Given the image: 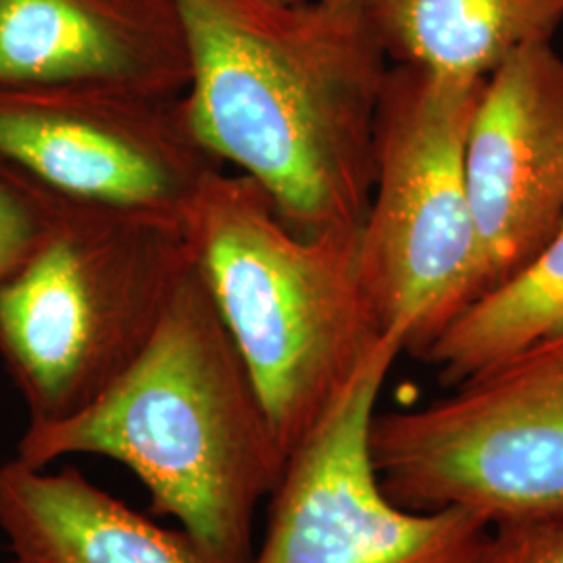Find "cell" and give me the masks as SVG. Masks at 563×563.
<instances>
[{"label":"cell","mask_w":563,"mask_h":563,"mask_svg":"<svg viewBox=\"0 0 563 563\" xmlns=\"http://www.w3.org/2000/svg\"><path fill=\"white\" fill-rule=\"evenodd\" d=\"M192 265L181 223L65 205L0 282V360L30 423L63 422L141 360Z\"/></svg>","instance_id":"obj_4"},{"label":"cell","mask_w":563,"mask_h":563,"mask_svg":"<svg viewBox=\"0 0 563 563\" xmlns=\"http://www.w3.org/2000/svg\"><path fill=\"white\" fill-rule=\"evenodd\" d=\"M449 390L374 413L369 457L384 495L409 511L465 507L493 526L563 516V334Z\"/></svg>","instance_id":"obj_6"},{"label":"cell","mask_w":563,"mask_h":563,"mask_svg":"<svg viewBox=\"0 0 563 563\" xmlns=\"http://www.w3.org/2000/svg\"><path fill=\"white\" fill-rule=\"evenodd\" d=\"M67 455L130 467L151 511L180 523L192 563L253 562L255 514L286 463L195 262L141 360L80 413L30 423L18 444L34 467Z\"/></svg>","instance_id":"obj_2"},{"label":"cell","mask_w":563,"mask_h":563,"mask_svg":"<svg viewBox=\"0 0 563 563\" xmlns=\"http://www.w3.org/2000/svg\"><path fill=\"white\" fill-rule=\"evenodd\" d=\"M0 159L63 205L176 223L222 169L184 97L101 90H0Z\"/></svg>","instance_id":"obj_8"},{"label":"cell","mask_w":563,"mask_h":563,"mask_svg":"<svg viewBox=\"0 0 563 563\" xmlns=\"http://www.w3.org/2000/svg\"><path fill=\"white\" fill-rule=\"evenodd\" d=\"M470 563H563V516L493 526Z\"/></svg>","instance_id":"obj_15"},{"label":"cell","mask_w":563,"mask_h":563,"mask_svg":"<svg viewBox=\"0 0 563 563\" xmlns=\"http://www.w3.org/2000/svg\"><path fill=\"white\" fill-rule=\"evenodd\" d=\"M278 2H307V0H278Z\"/></svg>","instance_id":"obj_16"},{"label":"cell","mask_w":563,"mask_h":563,"mask_svg":"<svg viewBox=\"0 0 563 563\" xmlns=\"http://www.w3.org/2000/svg\"><path fill=\"white\" fill-rule=\"evenodd\" d=\"M563 334V222L509 278L470 302L418 360L453 388L530 344Z\"/></svg>","instance_id":"obj_13"},{"label":"cell","mask_w":563,"mask_h":563,"mask_svg":"<svg viewBox=\"0 0 563 563\" xmlns=\"http://www.w3.org/2000/svg\"><path fill=\"white\" fill-rule=\"evenodd\" d=\"M63 207L0 159V282L48 234Z\"/></svg>","instance_id":"obj_14"},{"label":"cell","mask_w":563,"mask_h":563,"mask_svg":"<svg viewBox=\"0 0 563 563\" xmlns=\"http://www.w3.org/2000/svg\"><path fill=\"white\" fill-rule=\"evenodd\" d=\"M484 81L393 63L384 81L360 269L384 332L401 334L416 357L476 299L465 146Z\"/></svg>","instance_id":"obj_5"},{"label":"cell","mask_w":563,"mask_h":563,"mask_svg":"<svg viewBox=\"0 0 563 563\" xmlns=\"http://www.w3.org/2000/svg\"><path fill=\"white\" fill-rule=\"evenodd\" d=\"M401 334L380 342L336 409L288 460L251 563H470L493 530L478 511H409L380 488L369 423Z\"/></svg>","instance_id":"obj_7"},{"label":"cell","mask_w":563,"mask_h":563,"mask_svg":"<svg viewBox=\"0 0 563 563\" xmlns=\"http://www.w3.org/2000/svg\"><path fill=\"white\" fill-rule=\"evenodd\" d=\"M393 65L483 81L526 46L551 42L563 0H367Z\"/></svg>","instance_id":"obj_12"},{"label":"cell","mask_w":563,"mask_h":563,"mask_svg":"<svg viewBox=\"0 0 563 563\" xmlns=\"http://www.w3.org/2000/svg\"><path fill=\"white\" fill-rule=\"evenodd\" d=\"M181 232L288 463L390 334L363 286L360 230L299 236L257 181L220 169Z\"/></svg>","instance_id":"obj_3"},{"label":"cell","mask_w":563,"mask_h":563,"mask_svg":"<svg viewBox=\"0 0 563 563\" xmlns=\"http://www.w3.org/2000/svg\"><path fill=\"white\" fill-rule=\"evenodd\" d=\"M0 530L15 563H192L180 530L157 526L78 467L2 463Z\"/></svg>","instance_id":"obj_11"},{"label":"cell","mask_w":563,"mask_h":563,"mask_svg":"<svg viewBox=\"0 0 563 563\" xmlns=\"http://www.w3.org/2000/svg\"><path fill=\"white\" fill-rule=\"evenodd\" d=\"M192 130L311 239L357 232L390 60L367 0H176Z\"/></svg>","instance_id":"obj_1"},{"label":"cell","mask_w":563,"mask_h":563,"mask_svg":"<svg viewBox=\"0 0 563 563\" xmlns=\"http://www.w3.org/2000/svg\"><path fill=\"white\" fill-rule=\"evenodd\" d=\"M188 84L176 0H0V90L172 99Z\"/></svg>","instance_id":"obj_10"},{"label":"cell","mask_w":563,"mask_h":563,"mask_svg":"<svg viewBox=\"0 0 563 563\" xmlns=\"http://www.w3.org/2000/svg\"><path fill=\"white\" fill-rule=\"evenodd\" d=\"M465 176L481 299L563 222V57L551 42L514 53L484 81Z\"/></svg>","instance_id":"obj_9"}]
</instances>
